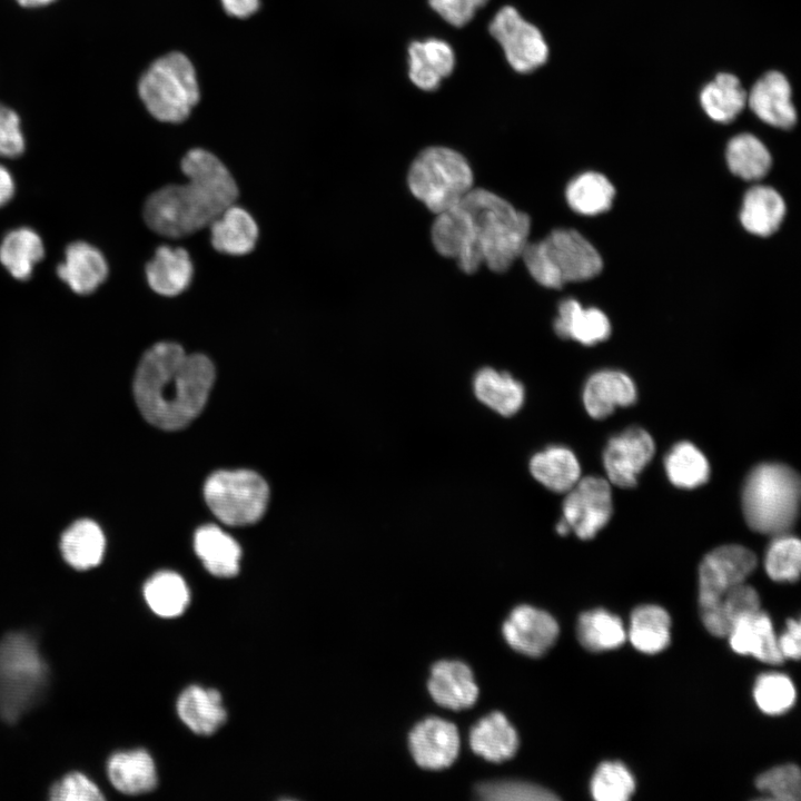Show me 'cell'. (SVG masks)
I'll list each match as a JSON object with an SVG mask.
<instances>
[{"label":"cell","mask_w":801,"mask_h":801,"mask_svg":"<svg viewBox=\"0 0 801 801\" xmlns=\"http://www.w3.org/2000/svg\"><path fill=\"white\" fill-rule=\"evenodd\" d=\"M530 217L494 192L473 188L453 208L436 215L431 236L442 256L466 274L481 265L503 273L520 258L530 235Z\"/></svg>","instance_id":"6da1fadb"},{"label":"cell","mask_w":801,"mask_h":801,"mask_svg":"<svg viewBox=\"0 0 801 801\" xmlns=\"http://www.w3.org/2000/svg\"><path fill=\"white\" fill-rule=\"evenodd\" d=\"M215 367L202 354H186L171 342L151 346L141 357L134 379V395L142 416L167 431L187 426L202 411Z\"/></svg>","instance_id":"7a4b0ae2"},{"label":"cell","mask_w":801,"mask_h":801,"mask_svg":"<svg viewBox=\"0 0 801 801\" xmlns=\"http://www.w3.org/2000/svg\"><path fill=\"white\" fill-rule=\"evenodd\" d=\"M180 166L188 182L160 188L144 207L147 225L167 237H182L209 226L238 197L235 179L211 152L191 149Z\"/></svg>","instance_id":"3957f363"},{"label":"cell","mask_w":801,"mask_h":801,"mask_svg":"<svg viewBox=\"0 0 801 801\" xmlns=\"http://www.w3.org/2000/svg\"><path fill=\"white\" fill-rule=\"evenodd\" d=\"M800 490V477L790 466H755L742 490V511L749 527L773 536L789 533L798 516Z\"/></svg>","instance_id":"277c9868"},{"label":"cell","mask_w":801,"mask_h":801,"mask_svg":"<svg viewBox=\"0 0 801 801\" xmlns=\"http://www.w3.org/2000/svg\"><path fill=\"white\" fill-rule=\"evenodd\" d=\"M521 258L531 276L542 286L561 288L600 274L602 257L578 231L560 228L544 239L525 245Z\"/></svg>","instance_id":"5b68a950"},{"label":"cell","mask_w":801,"mask_h":801,"mask_svg":"<svg viewBox=\"0 0 801 801\" xmlns=\"http://www.w3.org/2000/svg\"><path fill=\"white\" fill-rule=\"evenodd\" d=\"M48 665L34 640L11 632L0 640V718L14 722L43 690Z\"/></svg>","instance_id":"8992f818"},{"label":"cell","mask_w":801,"mask_h":801,"mask_svg":"<svg viewBox=\"0 0 801 801\" xmlns=\"http://www.w3.org/2000/svg\"><path fill=\"white\" fill-rule=\"evenodd\" d=\"M407 181L411 192L438 215L456 206L473 189V172L459 152L435 146L414 159Z\"/></svg>","instance_id":"52a82bcc"},{"label":"cell","mask_w":801,"mask_h":801,"mask_svg":"<svg viewBox=\"0 0 801 801\" xmlns=\"http://www.w3.org/2000/svg\"><path fill=\"white\" fill-rule=\"evenodd\" d=\"M138 92L147 110L159 121H184L199 100L192 63L180 52L160 57L140 78Z\"/></svg>","instance_id":"ba28073f"},{"label":"cell","mask_w":801,"mask_h":801,"mask_svg":"<svg viewBox=\"0 0 801 801\" xmlns=\"http://www.w3.org/2000/svg\"><path fill=\"white\" fill-rule=\"evenodd\" d=\"M211 512L225 524L248 525L265 513L269 490L265 479L253 471H218L204 487Z\"/></svg>","instance_id":"9c48e42d"},{"label":"cell","mask_w":801,"mask_h":801,"mask_svg":"<svg viewBox=\"0 0 801 801\" xmlns=\"http://www.w3.org/2000/svg\"><path fill=\"white\" fill-rule=\"evenodd\" d=\"M488 30L501 44L507 62L515 71L532 72L546 62L548 47L542 32L515 8H501L493 17Z\"/></svg>","instance_id":"30bf717a"},{"label":"cell","mask_w":801,"mask_h":801,"mask_svg":"<svg viewBox=\"0 0 801 801\" xmlns=\"http://www.w3.org/2000/svg\"><path fill=\"white\" fill-rule=\"evenodd\" d=\"M756 565L754 553L736 544L709 552L699 567V607L713 606L732 587L744 583Z\"/></svg>","instance_id":"8fae6325"},{"label":"cell","mask_w":801,"mask_h":801,"mask_svg":"<svg viewBox=\"0 0 801 801\" xmlns=\"http://www.w3.org/2000/svg\"><path fill=\"white\" fill-rule=\"evenodd\" d=\"M563 520L581 540L593 538L610 521L613 512L609 482L597 476L580 478L566 492Z\"/></svg>","instance_id":"7c38bea8"},{"label":"cell","mask_w":801,"mask_h":801,"mask_svg":"<svg viewBox=\"0 0 801 801\" xmlns=\"http://www.w3.org/2000/svg\"><path fill=\"white\" fill-rule=\"evenodd\" d=\"M655 452L652 436L641 427H630L611 437L603 453V465L611 483L630 488Z\"/></svg>","instance_id":"4fadbf2b"},{"label":"cell","mask_w":801,"mask_h":801,"mask_svg":"<svg viewBox=\"0 0 801 801\" xmlns=\"http://www.w3.org/2000/svg\"><path fill=\"white\" fill-rule=\"evenodd\" d=\"M506 642L528 656L544 654L558 635V625L552 615L528 605L512 611L503 624Z\"/></svg>","instance_id":"5bb4252c"},{"label":"cell","mask_w":801,"mask_h":801,"mask_svg":"<svg viewBox=\"0 0 801 801\" xmlns=\"http://www.w3.org/2000/svg\"><path fill=\"white\" fill-rule=\"evenodd\" d=\"M409 748L418 765L432 770L446 768L458 753L457 729L443 719L428 718L412 730Z\"/></svg>","instance_id":"9a60e30c"},{"label":"cell","mask_w":801,"mask_h":801,"mask_svg":"<svg viewBox=\"0 0 801 801\" xmlns=\"http://www.w3.org/2000/svg\"><path fill=\"white\" fill-rule=\"evenodd\" d=\"M746 102L758 118L772 127L790 129L795 125L791 87L779 71L763 75L751 88Z\"/></svg>","instance_id":"2e32d148"},{"label":"cell","mask_w":801,"mask_h":801,"mask_svg":"<svg viewBox=\"0 0 801 801\" xmlns=\"http://www.w3.org/2000/svg\"><path fill=\"white\" fill-rule=\"evenodd\" d=\"M636 400V387L623 372L603 369L592 374L583 388V404L587 414L602 419L619 406H630Z\"/></svg>","instance_id":"e0dca14e"},{"label":"cell","mask_w":801,"mask_h":801,"mask_svg":"<svg viewBox=\"0 0 801 801\" xmlns=\"http://www.w3.org/2000/svg\"><path fill=\"white\" fill-rule=\"evenodd\" d=\"M57 275L76 294L88 295L107 278L108 264L102 253L92 245L73 241L66 247Z\"/></svg>","instance_id":"ac0fdd59"},{"label":"cell","mask_w":801,"mask_h":801,"mask_svg":"<svg viewBox=\"0 0 801 801\" xmlns=\"http://www.w3.org/2000/svg\"><path fill=\"white\" fill-rule=\"evenodd\" d=\"M408 67L412 82L422 90L432 91L453 72L455 53L442 39L413 41L408 47Z\"/></svg>","instance_id":"d6986e66"},{"label":"cell","mask_w":801,"mask_h":801,"mask_svg":"<svg viewBox=\"0 0 801 801\" xmlns=\"http://www.w3.org/2000/svg\"><path fill=\"white\" fill-rule=\"evenodd\" d=\"M726 636L738 654H749L768 664H780L784 660L772 622L761 610L738 620Z\"/></svg>","instance_id":"ffe728a7"},{"label":"cell","mask_w":801,"mask_h":801,"mask_svg":"<svg viewBox=\"0 0 801 801\" xmlns=\"http://www.w3.org/2000/svg\"><path fill=\"white\" fill-rule=\"evenodd\" d=\"M428 690L439 705L453 710L469 708L478 695L469 668L458 661H441L431 673Z\"/></svg>","instance_id":"44dd1931"},{"label":"cell","mask_w":801,"mask_h":801,"mask_svg":"<svg viewBox=\"0 0 801 801\" xmlns=\"http://www.w3.org/2000/svg\"><path fill=\"white\" fill-rule=\"evenodd\" d=\"M553 327L558 337L573 339L585 346L604 342L611 334L610 320L602 310L584 308L572 298L560 303Z\"/></svg>","instance_id":"7402d4cb"},{"label":"cell","mask_w":801,"mask_h":801,"mask_svg":"<svg viewBox=\"0 0 801 801\" xmlns=\"http://www.w3.org/2000/svg\"><path fill=\"white\" fill-rule=\"evenodd\" d=\"M107 777L119 792L129 795L147 793L157 785L152 756L144 749L119 751L107 761Z\"/></svg>","instance_id":"603a6c76"},{"label":"cell","mask_w":801,"mask_h":801,"mask_svg":"<svg viewBox=\"0 0 801 801\" xmlns=\"http://www.w3.org/2000/svg\"><path fill=\"white\" fill-rule=\"evenodd\" d=\"M180 720L196 734L210 735L226 722L220 692L200 685L186 688L177 700Z\"/></svg>","instance_id":"cb8c5ba5"},{"label":"cell","mask_w":801,"mask_h":801,"mask_svg":"<svg viewBox=\"0 0 801 801\" xmlns=\"http://www.w3.org/2000/svg\"><path fill=\"white\" fill-rule=\"evenodd\" d=\"M209 227L212 247L227 255L248 254L258 238V226L253 216L235 204L218 215Z\"/></svg>","instance_id":"d4e9b609"},{"label":"cell","mask_w":801,"mask_h":801,"mask_svg":"<svg viewBox=\"0 0 801 801\" xmlns=\"http://www.w3.org/2000/svg\"><path fill=\"white\" fill-rule=\"evenodd\" d=\"M194 267L189 254L181 247L160 246L146 266L150 288L162 296H177L189 286Z\"/></svg>","instance_id":"484cf974"},{"label":"cell","mask_w":801,"mask_h":801,"mask_svg":"<svg viewBox=\"0 0 801 801\" xmlns=\"http://www.w3.org/2000/svg\"><path fill=\"white\" fill-rule=\"evenodd\" d=\"M476 398L502 416L516 414L525 402V388L506 372L491 367L479 369L473 378Z\"/></svg>","instance_id":"4316f807"},{"label":"cell","mask_w":801,"mask_h":801,"mask_svg":"<svg viewBox=\"0 0 801 801\" xmlns=\"http://www.w3.org/2000/svg\"><path fill=\"white\" fill-rule=\"evenodd\" d=\"M528 466L538 483L557 493L568 492L581 476L577 457L570 448L561 445L547 446L535 453Z\"/></svg>","instance_id":"83f0119b"},{"label":"cell","mask_w":801,"mask_h":801,"mask_svg":"<svg viewBox=\"0 0 801 801\" xmlns=\"http://www.w3.org/2000/svg\"><path fill=\"white\" fill-rule=\"evenodd\" d=\"M195 552L206 570L217 577H233L239 572L241 550L238 543L215 525L200 527L195 534Z\"/></svg>","instance_id":"f1b7e54d"},{"label":"cell","mask_w":801,"mask_h":801,"mask_svg":"<svg viewBox=\"0 0 801 801\" xmlns=\"http://www.w3.org/2000/svg\"><path fill=\"white\" fill-rule=\"evenodd\" d=\"M106 548L103 532L91 520H79L70 525L60 540L63 560L75 570L86 571L102 561Z\"/></svg>","instance_id":"f546056e"},{"label":"cell","mask_w":801,"mask_h":801,"mask_svg":"<svg viewBox=\"0 0 801 801\" xmlns=\"http://www.w3.org/2000/svg\"><path fill=\"white\" fill-rule=\"evenodd\" d=\"M785 214L781 195L769 186H753L743 198L742 226L751 234L767 237L780 227Z\"/></svg>","instance_id":"4dcf8cb0"},{"label":"cell","mask_w":801,"mask_h":801,"mask_svg":"<svg viewBox=\"0 0 801 801\" xmlns=\"http://www.w3.org/2000/svg\"><path fill=\"white\" fill-rule=\"evenodd\" d=\"M759 610L758 592L752 586L741 583L730 589L713 606L701 610L700 615L711 634L723 637L738 620Z\"/></svg>","instance_id":"1f68e13d"},{"label":"cell","mask_w":801,"mask_h":801,"mask_svg":"<svg viewBox=\"0 0 801 801\" xmlns=\"http://www.w3.org/2000/svg\"><path fill=\"white\" fill-rule=\"evenodd\" d=\"M469 743L475 753L488 761L501 762L515 754L518 739L504 714L493 712L472 729Z\"/></svg>","instance_id":"d6a6232c"},{"label":"cell","mask_w":801,"mask_h":801,"mask_svg":"<svg viewBox=\"0 0 801 801\" xmlns=\"http://www.w3.org/2000/svg\"><path fill=\"white\" fill-rule=\"evenodd\" d=\"M43 255L41 237L28 227L10 230L0 245V263L18 280L29 279Z\"/></svg>","instance_id":"836d02e7"},{"label":"cell","mask_w":801,"mask_h":801,"mask_svg":"<svg viewBox=\"0 0 801 801\" xmlns=\"http://www.w3.org/2000/svg\"><path fill=\"white\" fill-rule=\"evenodd\" d=\"M670 627L671 619L663 607L644 604L631 614L629 637L637 651L654 654L669 645Z\"/></svg>","instance_id":"e575fe53"},{"label":"cell","mask_w":801,"mask_h":801,"mask_svg":"<svg viewBox=\"0 0 801 801\" xmlns=\"http://www.w3.org/2000/svg\"><path fill=\"white\" fill-rule=\"evenodd\" d=\"M748 95L740 80L721 72L701 91L700 101L705 113L716 122L732 121L745 107Z\"/></svg>","instance_id":"d590c367"},{"label":"cell","mask_w":801,"mask_h":801,"mask_svg":"<svg viewBox=\"0 0 801 801\" xmlns=\"http://www.w3.org/2000/svg\"><path fill=\"white\" fill-rule=\"evenodd\" d=\"M144 599L156 615L170 619L179 616L186 611L190 593L179 574L161 571L145 583Z\"/></svg>","instance_id":"8d00e7d4"},{"label":"cell","mask_w":801,"mask_h":801,"mask_svg":"<svg viewBox=\"0 0 801 801\" xmlns=\"http://www.w3.org/2000/svg\"><path fill=\"white\" fill-rule=\"evenodd\" d=\"M614 186L602 174L586 171L570 181L565 197L568 206L577 214L593 216L612 206Z\"/></svg>","instance_id":"74e56055"},{"label":"cell","mask_w":801,"mask_h":801,"mask_svg":"<svg viewBox=\"0 0 801 801\" xmlns=\"http://www.w3.org/2000/svg\"><path fill=\"white\" fill-rule=\"evenodd\" d=\"M577 637L586 650L601 652L620 647L626 640V632L616 615L595 609L581 614Z\"/></svg>","instance_id":"f35d334b"},{"label":"cell","mask_w":801,"mask_h":801,"mask_svg":"<svg viewBox=\"0 0 801 801\" xmlns=\"http://www.w3.org/2000/svg\"><path fill=\"white\" fill-rule=\"evenodd\" d=\"M669 481L680 488H695L710 476V465L704 454L692 443H676L664 458Z\"/></svg>","instance_id":"ab89813d"},{"label":"cell","mask_w":801,"mask_h":801,"mask_svg":"<svg viewBox=\"0 0 801 801\" xmlns=\"http://www.w3.org/2000/svg\"><path fill=\"white\" fill-rule=\"evenodd\" d=\"M729 169L744 180H758L771 168L772 158L763 142L751 134L733 137L725 150Z\"/></svg>","instance_id":"60d3db41"},{"label":"cell","mask_w":801,"mask_h":801,"mask_svg":"<svg viewBox=\"0 0 801 801\" xmlns=\"http://www.w3.org/2000/svg\"><path fill=\"white\" fill-rule=\"evenodd\" d=\"M764 566L775 582H794L801 568L800 540L789 533L775 535L768 546Z\"/></svg>","instance_id":"b9f144b4"},{"label":"cell","mask_w":801,"mask_h":801,"mask_svg":"<svg viewBox=\"0 0 801 801\" xmlns=\"http://www.w3.org/2000/svg\"><path fill=\"white\" fill-rule=\"evenodd\" d=\"M590 789L597 801H626L634 792L635 781L623 763L606 761L596 768Z\"/></svg>","instance_id":"7bdbcfd3"},{"label":"cell","mask_w":801,"mask_h":801,"mask_svg":"<svg viewBox=\"0 0 801 801\" xmlns=\"http://www.w3.org/2000/svg\"><path fill=\"white\" fill-rule=\"evenodd\" d=\"M795 695L791 679L778 672L761 674L753 688V698L758 708L771 715L790 710L794 704Z\"/></svg>","instance_id":"ee69618b"},{"label":"cell","mask_w":801,"mask_h":801,"mask_svg":"<svg viewBox=\"0 0 801 801\" xmlns=\"http://www.w3.org/2000/svg\"><path fill=\"white\" fill-rule=\"evenodd\" d=\"M756 788L777 801H799L801 795L800 770L795 764H782L761 773Z\"/></svg>","instance_id":"f6af8a7d"},{"label":"cell","mask_w":801,"mask_h":801,"mask_svg":"<svg viewBox=\"0 0 801 801\" xmlns=\"http://www.w3.org/2000/svg\"><path fill=\"white\" fill-rule=\"evenodd\" d=\"M476 793L484 800L498 801H550L557 800L551 791L521 781H495L478 785Z\"/></svg>","instance_id":"bcb514c9"},{"label":"cell","mask_w":801,"mask_h":801,"mask_svg":"<svg viewBox=\"0 0 801 801\" xmlns=\"http://www.w3.org/2000/svg\"><path fill=\"white\" fill-rule=\"evenodd\" d=\"M50 801H102L105 795L88 775L72 771L53 782L48 790Z\"/></svg>","instance_id":"7dc6e473"},{"label":"cell","mask_w":801,"mask_h":801,"mask_svg":"<svg viewBox=\"0 0 801 801\" xmlns=\"http://www.w3.org/2000/svg\"><path fill=\"white\" fill-rule=\"evenodd\" d=\"M24 151L19 116L0 103V157L16 158Z\"/></svg>","instance_id":"c3c4849f"},{"label":"cell","mask_w":801,"mask_h":801,"mask_svg":"<svg viewBox=\"0 0 801 801\" xmlns=\"http://www.w3.org/2000/svg\"><path fill=\"white\" fill-rule=\"evenodd\" d=\"M488 0H428L431 8L446 22L463 27L472 20L475 11Z\"/></svg>","instance_id":"681fc988"},{"label":"cell","mask_w":801,"mask_h":801,"mask_svg":"<svg viewBox=\"0 0 801 801\" xmlns=\"http://www.w3.org/2000/svg\"><path fill=\"white\" fill-rule=\"evenodd\" d=\"M801 627L798 620L787 622L785 631L778 637V646L783 659L799 660Z\"/></svg>","instance_id":"f907efd6"},{"label":"cell","mask_w":801,"mask_h":801,"mask_svg":"<svg viewBox=\"0 0 801 801\" xmlns=\"http://www.w3.org/2000/svg\"><path fill=\"white\" fill-rule=\"evenodd\" d=\"M225 11L236 18H248L259 8V0H220Z\"/></svg>","instance_id":"816d5d0a"},{"label":"cell","mask_w":801,"mask_h":801,"mask_svg":"<svg viewBox=\"0 0 801 801\" xmlns=\"http://www.w3.org/2000/svg\"><path fill=\"white\" fill-rule=\"evenodd\" d=\"M14 195V180L10 171L0 165V207L10 201Z\"/></svg>","instance_id":"f5cc1de1"},{"label":"cell","mask_w":801,"mask_h":801,"mask_svg":"<svg viewBox=\"0 0 801 801\" xmlns=\"http://www.w3.org/2000/svg\"><path fill=\"white\" fill-rule=\"evenodd\" d=\"M20 6L26 8L43 7L56 0H16Z\"/></svg>","instance_id":"db71d44e"},{"label":"cell","mask_w":801,"mask_h":801,"mask_svg":"<svg viewBox=\"0 0 801 801\" xmlns=\"http://www.w3.org/2000/svg\"><path fill=\"white\" fill-rule=\"evenodd\" d=\"M556 532L560 535H566L570 533V527L563 518L556 524Z\"/></svg>","instance_id":"11a10c76"}]
</instances>
